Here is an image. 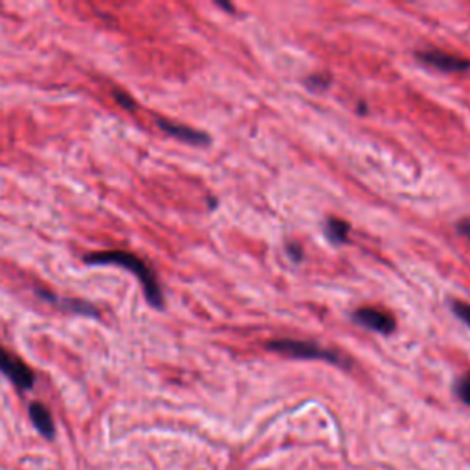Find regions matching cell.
Listing matches in <instances>:
<instances>
[{"mask_svg":"<svg viewBox=\"0 0 470 470\" xmlns=\"http://www.w3.org/2000/svg\"><path fill=\"white\" fill-rule=\"evenodd\" d=\"M83 263L89 266H103V265H114L120 266L123 271L130 272L132 276L138 278L142 289H144L145 299L151 307L163 309L166 302H163V290L162 285L159 281L156 272L151 268L147 261L142 259L140 256H136L132 252L127 250H96L90 254H85Z\"/></svg>","mask_w":470,"mask_h":470,"instance_id":"6da1fadb","label":"cell"},{"mask_svg":"<svg viewBox=\"0 0 470 470\" xmlns=\"http://www.w3.org/2000/svg\"><path fill=\"white\" fill-rule=\"evenodd\" d=\"M285 252H287V256H289L294 263H299V261H303V248L298 241L287 242Z\"/></svg>","mask_w":470,"mask_h":470,"instance_id":"5bb4252c","label":"cell"},{"mask_svg":"<svg viewBox=\"0 0 470 470\" xmlns=\"http://www.w3.org/2000/svg\"><path fill=\"white\" fill-rule=\"evenodd\" d=\"M415 57L417 61H421L423 65H428L435 70L441 72H466L470 70V59L466 57L454 56V54H447L443 50H435V48H430V50H419L415 51Z\"/></svg>","mask_w":470,"mask_h":470,"instance_id":"8992f818","label":"cell"},{"mask_svg":"<svg viewBox=\"0 0 470 470\" xmlns=\"http://www.w3.org/2000/svg\"><path fill=\"white\" fill-rule=\"evenodd\" d=\"M156 125L162 132H166L171 138H177V140L184 142V144L190 145H208L211 144V138L208 132L199 129H193L190 125H184V123H177V121L168 120V118H156Z\"/></svg>","mask_w":470,"mask_h":470,"instance_id":"52a82bcc","label":"cell"},{"mask_svg":"<svg viewBox=\"0 0 470 470\" xmlns=\"http://www.w3.org/2000/svg\"><path fill=\"white\" fill-rule=\"evenodd\" d=\"M28 414L33 426L39 430V433L44 435L47 439H54V435H56V424H54L51 414L47 406L42 404V402H32L28 408Z\"/></svg>","mask_w":470,"mask_h":470,"instance_id":"ba28073f","label":"cell"},{"mask_svg":"<svg viewBox=\"0 0 470 470\" xmlns=\"http://www.w3.org/2000/svg\"><path fill=\"white\" fill-rule=\"evenodd\" d=\"M0 373L19 391H30L35 386L33 369L4 345H0Z\"/></svg>","mask_w":470,"mask_h":470,"instance_id":"277c9868","label":"cell"},{"mask_svg":"<svg viewBox=\"0 0 470 470\" xmlns=\"http://www.w3.org/2000/svg\"><path fill=\"white\" fill-rule=\"evenodd\" d=\"M351 320L364 329L375 330L378 335H391L397 327L395 316L388 311L373 307H362L351 314Z\"/></svg>","mask_w":470,"mask_h":470,"instance_id":"5b68a950","label":"cell"},{"mask_svg":"<svg viewBox=\"0 0 470 470\" xmlns=\"http://www.w3.org/2000/svg\"><path fill=\"white\" fill-rule=\"evenodd\" d=\"M456 393L466 406H470V373L463 375V377L456 382Z\"/></svg>","mask_w":470,"mask_h":470,"instance_id":"7c38bea8","label":"cell"},{"mask_svg":"<svg viewBox=\"0 0 470 470\" xmlns=\"http://www.w3.org/2000/svg\"><path fill=\"white\" fill-rule=\"evenodd\" d=\"M456 230H457V233H459V235L470 239V219H461L459 223H457Z\"/></svg>","mask_w":470,"mask_h":470,"instance_id":"9a60e30c","label":"cell"},{"mask_svg":"<svg viewBox=\"0 0 470 470\" xmlns=\"http://www.w3.org/2000/svg\"><path fill=\"white\" fill-rule=\"evenodd\" d=\"M323 232H326V237L329 239L333 245H345V242L350 241L351 224L347 223V221L329 217V219L326 221Z\"/></svg>","mask_w":470,"mask_h":470,"instance_id":"9c48e42d","label":"cell"},{"mask_svg":"<svg viewBox=\"0 0 470 470\" xmlns=\"http://www.w3.org/2000/svg\"><path fill=\"white\" fill-rule=\"evenodd\" d=\"M208 202H210V210H214L215 204H217V200H215V199H210V200H208Z\"/></svg>","mask_w":470,"mask_h":470,"instance_id":"ac0fdd59","label":"cell"},{"mask_svg":"<svg viewBox=\"0 0 470 470\" xmlns=\"http://www.w3.org/2000/svg\"><path fill=\"white\" fill-rule=\"evenodd\" d=\"M452 312L459 318L461 321H465L470 327V303L465 302H452Z\"/></svg>","mask_w":470,"mask_h":470,"instance_id":"4fadbf2b","label":"cell"},{"mask_svg":"<svg viewBox=\"0 0 470 470\" xmlns=\"http://www.w3.org/2000/svg\"><path fill=\"white\" fill-rule=\"evenodd\" d=\"M215 4L219 6V8H223L224 11H230V13H235V8H233V6L230 4V2H219V0H217Z\"/></svg>","mask_w":470,"mask_h":470,"instance_id":"2e32d148","label":"cell"},{"mask_svg":"<svg viewBox=\"0 0 470 470\" xmlns=\"http://www.w3.org/2000/svg\"><path fill=\"white\" fill-rule=\"evenodd\" d=\"M33 294H35L41 302L48 303V305H51L54 309H57V311L61 312H66V314L87 316V318L101 316V311H99L96 305H92L90 302H87V299L59 296V294H54L51 290L44 289V287H37V285H33Z\"/></svg>","mask_w":470,"mask_h":470,"instance_id":"3957f363","label":"cell"},{"mask_svg":"<svg viewBox=\"0 0 470 470\" xmlns=\"http://www.w3.org/2000/svg\"><path fill=\"white\" fill-rule=\"evenodd\" d=\"M112 98H114V101H116L121 109H125V111L129 112L138 111V103H136V99L132 98L129 92H125V90L114 89L112 90Z\"/></svg>","mask_w":470,"mask_h":470,"instance_id":"8fae6325","label":"cell"},{"mask_svg":"<svg viewBox=\"0 0 470 470\" xmlns=\"http://www.w3.org/2000/svg\"><path fill=\"white\" fill-rule=\"evenodd\" d=\"M266 350L272 353L283 354L289 359H299V360H326V362L340 366L342 369H351L353 362L347 354L340 353L336 350H329L323 345L316 344V342L309 340H294V338H278L266 344Z\"/></svg>","mask_w":470,"mask_h":470,"instance_id":"7a4b0ae2","label":"cell"},{"mask_svg":"<svg viewBox=\"0 0 470 470\" xmlns=\"http://www.w3.org/2000/svg\"><path fill=\"white\" fill-rule=\"evenodd\" d=\"M357 111H359V114H362V116L364 114H368V105H366L364 101H360L359 107H357Z\"/></svg>","mask_w":470,"mask_h":470,"instance_id":"e0dca14e","label":"cell"},{"mask_svg":"<svg viewBox=\"0 0 470 470\" xmlns=\"http://www.w3.org/2000/svg\"><path fill=\"white\" fill-rule=\"evenodd\" d=\"M333 83V75L329 72H318V74H311L305 80L309 90H314V92H326L327 89Z\"/></svg>","mask_w":470,"mask_h":470,"instance_id":"30bf717a","label":"cell"}]
</instances>
